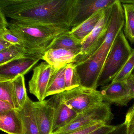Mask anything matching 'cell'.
I'll list each match as a JSON object with an SVG mask.
<instances>
[{
    "mask_svg": "<svg viewBox=\"0 0 134 134\" xmlns=\"http://www.w3.org/2000/svg\"><path fill=\"white\" fill-rule=\"evenodd\" d=\"M76 0H0V11L12 20L69 28Z\"/></svg>",
    "mask_w": 134,
    "mask_h": 134,
    "instance_id": "1",
    "label": "cell"
},
{
    "mask_svg": "<svg viewBox=\"0 0 134 134\" xmlns=\"http://www.w3.org/2000/svg\"><path fill=\"white\" fill-rule=\"evenodd\" d=\"M125 23L122 4L116 0L113 7L111 19L105 38L100 47L84 61L74 63L80 79V86L96 89L98 80L112 45Z\"/></svg>",
    "mask_w": 134,
    "mask_h": 134,
    "instance_id": "2",
    "label": "cell"
},
{
    "mask_svg": "<svg viewBox=\"0 0 134 134\" xmlns=\"http://www.w3.org/2000/svg\"><path fill=\"white\" fill-rule=\"evenodd\" d=\"M8 28L20 40L27 54L42 58L56 40L71 29L14 20L8 22Z\"/></svg>",
    "mask_w": 134,
    "mask_h": 134,
    "instance_id": "3",
    "label": "cell"
},
{
    "mask_svg": "<svg viewBox=\"0 0 134 134\" xmlns=\"http://www.w3.org/2000/svg\"><path fill=\"white\" fill-rule=\"evenodd\" d=\"M132 50L122 30L112 45L99 77L97 87L105 86L113 80L126 63Z\"/></svg>",
    "mask_w": 134,
    "mask_h": 134,
    "instance_id": "4",
    "label": "cell"
},
{
    "mask_svg": "<svg viewBox=\"0 0 134 134\" xmlns=\"http://www.w3.org/2000/svg\"><path fill=\"white\" fill-rule=\"evenodd\" d=\"M55 96L77 114L94 108L104 102L100 91L81 86Z\"/></svg>",
    "mask_w": 134,
    "mask_h": 134,
    "instance_id": "5",
    "label": "cell"
},
{
    "mask_svg": "<svg viewBox=\"0 0 134 134\" xmlns=\"http://www.w3.org/2000/svg\"><path fill=\"white\" fill-rule=\"evenodd\" d=\"M113 4L104 9L101 19L91 33L82 42L80 52L77 56L74 63H78L84 61L102 45L105 38L109 26Z\"/></svg>",
    "mask_w": 134,
    "mask_h": 134,
    "instance_id": "6",
    "label": "cell"
},
{
    "mask_svg": "<svg viewBox=\"0 0 134 134\" xmlns=\"http://www.w3.org/2000/svg\"><path fill=\"white\" fill-rule=\"evenodd\" d=\"M113 117L109 104L103 102L94 108L78 114L71 122L52 134H66L97 122L107 124Z\"/></svg>",
    "mask_w": 134,
    "mask_h": 134,
    "instance_id": "7",
    "label": "cell"
},
{
    "mask_svg": "<svg viewBox=\"0 0 134 134\" xmlns=\"http://www.w3.org/2000/svg\"><path fill=\"white\" fill-rule=\"evenodd\" d=\"M40 56L26 54L24 57L0 66V81H12L20 75L25 76L40 60Z\"/></svg>",
    "mask_w": 134,
    "mask_h": 134,
    "instance_id": "8",
    "label": "cell"
},
{
    "mask_svg": "<svg viewBox=\"0 0 134 134\" xmlns=\"http://www.w3.org/2000/svg\"><path fill=\"white\" fill-rule=\"evenodd\" d=\"M55 68L46 62H42L34 69L33 73L29 82V91L39 101L46 98V92L52 74Z\"/></svg>",
    "mask_w": 134,
    "mask_h": 134,
    "instance_id": "9",
    "label": "cell"
},
{
    "mask_svg": "<svg viewBox=\"0 0 134 134\" xmlns=\"http://www.w3.org/2000/svg\"><path fill=\"white\" fill-rule=\"evenodd\" d=\"M116 0H76L71 29L83 22L96 12L113 4Z\"/></svg>",
    "mask_w": 134,
    "mask_h": 134,
    "instance_id": "10",
    "label": "cell"
},
{
    "mask_svg": "<svg viewBox=\"0 0 134 134\" xmlns=\"http://www.w3.org/2000/svg\"><path fill=\"white\" fill-rule=\"evenodd\" d=\"M33 106L40 134H52L54 108L52 98L33 102Z\"/></svg>",
    "mask_w": 134,
    "mask_h": 134,
    "instance_id": "11",
    "label": "cell"
},
{
    "mask_svg": "<svg viewBox=\"0 0 134 134\" xmlns=\"http://www.w3.org/2000/svg\"><path fill=\"white\" fill-rule=\"evenodd\" d=\"M103 102L117 106H126L131 100L126 82H111L100 91Z\"/></svg>",
    "mask_w": 134,
    "mask_h": 134,
    "instance_id": "12",
    "label": "cell"
},
{
    "mask_svg": "<svg viewBox=\"0 0 134 134\" xmlns=\"http://www.w3.org/2000/svg\"><path fill=\"white\" fill-rule=\"evenodd\" d=\"M54 108L52 133L71 122L78 114L55 95L51 98Z\"/></svg>",
    "mask_w": 134,
    "mask_h": 134,
    "instance_id": "13",
    "label": "cell"
},
{
    "mask_svg": "<svg viewBox=\"0 0 134 134\" xmlns=\"http://www.w3.org/2000/svg\"><path fill=\"white\" fill-rule=\"evenodd\" d=\"M79 54L63 48H51L44 53L42 60L58 69L74 63Z\"/></svg>",
    "mask_w": 134,
    "mask_h": 134,
    "instance_id": "14",
    "label": "cell"
},
{
    "mask_svg": "<svg viewBox=\"0 0 134 134\" xmlns=\"http://www.w3.org/2000/svg\"><path fill=\"white\" fill-rule=\"evenodd\" d=\"M0 129L8 134H24L23 122L18 111L13 109L0 113Z\"/></svg>",
    "mask_w": 134,
    "mask_h": 134,
    "instance_id": "15",
    "label": "cell"
},
{
    "mask_svg": "<svg viewBox=\"0 0 134 134\" xmlns=\"http://www.w3.org/2000/svg\"><path fill=\"white\" fill-rule=\"evenodd\" d=\"M24 126V134H40L34 109L33 101L28 96L24 107L18 110Z\"/></svg>",
    "mask_w": 134,
    "mask_h": 134,
    "instance_id": "16",
    "label": "cell"
},
{
    "mask_svg": "<svg viewBox=\"0 0 134 134\" xmlns=\"http://www.w3.org/2000/svg\"><path fill=\"white\" fill-rule=\"evenodd\" d=\"M104 9L96 12L80 25L71 29L70 34L78 40L83 42L91 33L101 19Z\"/></svg>",
    "mask_w": 134,
    "mask_h": 134,
    "instance_id": "17",
    "label": "cell"
},
{
    "mask_svg": "<svg viewBox=\"0 0 134 134\" xmlns=\"http://www.w3.org/2000/svg\"><path fill=\"white\" fill-rule=\"evenodd\" d=\"M13 101L14 107L18 110L21 109L25 104L28 96L25 83V76L20 75L12 80Z\"/></svg>",
    "mask_w": 134,
    "mask_h": 134,
    "instance_id": "18",
    "label": "cell"
},
{
    "mask_svg": "<svg viewBox=\"0 0 134 134\" xmlns=\"http://www.w3.org/2000/svg\"><path fill=\"white\" fill-rule=\"evenodd\" d=\"M66 65L55 70L51 76L46 92V97L66 91L65 72Z\"/></svg>",
    "mask_w": 134,
    "mask_h": 134,
    "instance_id": "19",
    "label": "cell"
},
{
    "mask_svg": "<svg viewBox=\"0 0 134 134\" xmlns=\"http://www.w3.org/2000/svg\"><path fill=\"white\" fill-rule=\"evenodd\" d=\"M69 32L59 37L54 42L50 49L63 48L74 52L79 54L82 47V42L70 35Z\"/></svg>",
    "mask_w": 134,
    "mask_h": 134,
    "instance_id": "20",
    "label": "cell"
},
{
    "mask_svg": "<svg viewBox=\"0 0 134 134\" xmlns=\"http://www.w3.org/2000/svg\"><path fill=\"white\" fill-rule=\"evenodd\" d=\"M122 6L125 18L123 31L127 40L134 44V4H124Z\"/></svg>",
    "mask_w": 134,
    "mask_h": 134,
    "instance_id": "21",
    "label": "cell"
},
{
    "mask_svg": "<svg viewBox=\"0 0 134 134\" xmlns=\"http://www.w3.org/2000/svg\"><path fill=\"white\" fill-rule=\"evenodd\" d=\"M27 54L25 48L20 45H13L0 52V66L24 57Z\"/></svg>",
    "mask_w": 134,
    "mask_h": 134,
    "instance_id": "22",
    "label": "cell"
},
{
    "mask_svg": "<svg viewBox=\"0 0 134 134\" xmlns=\"http://www.w3.org/2000/svg\"><path fill=\"white\" fill-rule=\"evenodd\" d=\"M65 78L66 91L80 86L76 66L74 63L66 65L65 70Z\"/></svg>",
    "mask_w": 134,
    "mask_h": 134,
    "instance_id": "23",
    "label": "cell"
},
{
    "mask_svg": "<svg viewBox=\"0 0 134 134\" xmlns=\"http://www.w3.org/2000/svg\"><path fill=\"white\" fill-rule=\"evenodd\" d=\"M134 70V49L123 68L111 82H126Z\"/></svg>",
    "mask_w": 134,
    "mask_h": 134,
    "instance_id": "24",
    "label": "cell"
},
{
    "mask_svg": "<svg viewBox=\"0 0 134 134\" xmlns=\"http://www.w3.org/2000/svg\"><path fill=\"white\" fill-rule=\"evenodd\" d=\"M13 91L12 80L0 81V100L8 102L14 107Z\"/></svg>",
    "mask_w": 134,
    "mask_h": 134,
    "instance_id": "25",
    "label": "cell"
},
{
    "mask_svg": "<svg viewBox=\"0 0 134 134\" xmlns=\"http://www.w3.org/2000/svg\"><path fill=\"white\" fill-rule=\"evenodd\" d=\"M0 38L3 39L13 45L22 46L20 40L12 33L8 28L0 30Z\"/></svg>",
    "mask_w": 134,
    "mask_h": 134,
    "instance_id": "26",
    "label": "cell"
},
{
    "mask_svg": "<svg viewBox=\"0 0 134 134\" xmlns=\"http://www.w3.org/2000/svg\"><path fill=\"white\" fill-rule=\"evenodd\" d=\"M124 123L127 126V134H134V103L127 112Z\"/></svg>",
    "mask_w": 134,
    "mask_h": 134,
    "instance_id": "27",
    "label": "cell"
},
{
    "mask_svg": "<svg viewBox=\"0 0 134 134\" xmlns=\"http://www.w3.org/2000/svg\"><path fill=\"white\" fill-rule=\"evenodd\" d=\"M105 124L103 122H97L82 128L64 134H88Z\"/></svg>",
    "mask_w": 134,
    "mask_h": 134,
    "instance_id": "28",
    "label": "cell"
},
{
    "mask_svg": "<svg viewBox=\"0 0 134 134\" xmlns=\"http://www.w3.org/2000/svg\"><path fill=\"white\" fill-rule=\"evenodd\" d=\"M115 127L116 126L108 124L104 125L88 134H106L113 131Z\"/></svg>",
    "mask_w": 134,
    "mask_h": 134,
    "instance_id": "29",
    "label": "cell"
},
{
    "mask_svg": "<svg viewBox=\"0 0 134 134\" xmlns=\"http://www.w3.org/2000/svg\"><path fill=\"white\" fill-rule=\"evenodd\" d=\"M106 134H127L126 125L124 122L123 124L117 125L114 130Z\"/></svg>",
    "mask_w": 134,
    "mask_h": 134,
    "instance_id": "30",
    "label": "cell"
},
{
    "mask_svg": "<svg viewBox=\"0 0 134 134\" xmlns=\"http://www.w3.org/2000/svg\"><path fill=\"white\" fill-rule=\"evenodd\" d=\"M131 99H134V73H133L126 81Z\"/></svg>",
    "mask_w": 134,
    "mask_h": 134,
    "instance_id": "31",
    "label": "cell"
},
{
    "mask_svg": "<svg viewBox=\"0 0 134 134\" xmlns=\"http://www.w3.org/2000/svg\"><path fill=\"white\" fill-rule=\"evenodd\" d=\"M15 109L8 102L0 100V113H4Z\"/></svg>",
    "mask_w": 134,
    "mask_h": 134,
    "instance_id": "32",
    "label": "cell"
},
{
    "mask_svg": "<svg viewBox=\"0 0 134 134\" xmlns=\"http://www.w3.org/2000/svg\"><path fill=\"white\" fill-rule=\"evenodd\" d=\"M8 22L7 21V17L0 11V30L8 28Z\"/></svg>",
    "mask_w": 134,
    "mask_h": 134,
    "instance_id": "33",
    "label": "cell"
},
{
    "mask_svg": "<svg viewBox=\"0 0 134 134\" xmlns=\"http://www.w3.org/2000/svg\"><path fill=\"white\" fill-rule=\"evenodd\" d=\"M13 45L10 43L0 38V52L3 51Z\"/></svg>",
    "mask_w": 134,
    "mask_h": 134,
    "instance_id": "34",
    "label": "cell"
},
{
    "mask_svg": "<svg viewBox=\"0 0 134 134\" xmlns=\"http://www.w3.org/2000/svg\"><path fill=\"white\" fill-rule=\"evenodd\" d=\"M133 72H133V73H134V71H133Z\"/></svg>",
    "mask_w": 134,
    "mask_h": 134,
    "instance_id": "35",
    "label": "cell"
}]
</instances>
